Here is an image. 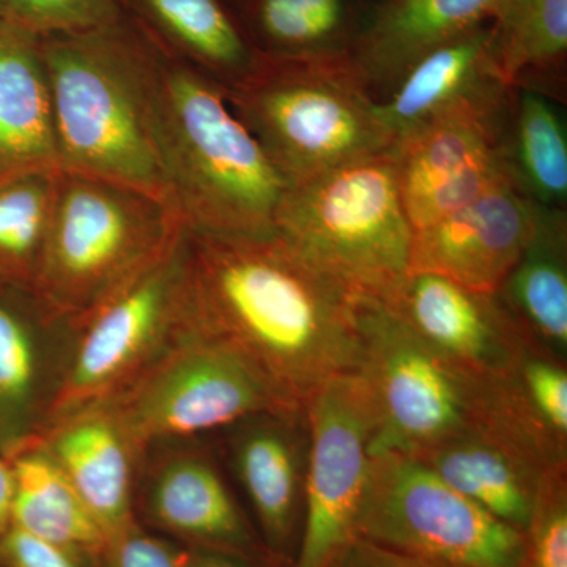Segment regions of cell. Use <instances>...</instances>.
<instances>
[{
  "label": "cell",
  "mask_w": 567,
  "mask_h": 567,
  "mask_svg": "<svg viewBox=\"0 0 567 567\" xmlns=\"http://www.w3.org/2000/svg\"><path fill=\"white\" fill-rule=\"evenodd\" d=\"M305 520L293 567H331L358 539L375 417L357 375L334 377L308 402Z\"/></svg>",
  "instance_id": "7c38bea8"
},
{
  "label": "cell",
  "mask_w": 567,
  "mask_h": 567,
  "mask_svg": "<svg viewBox=\"0 0 567 567\" xmlns=\"http://www.w3.org/2000/svg\"><path fill=\"white\" fill-rule=\"evenodd\" d=\"M125 13L123 0H3V18L40 37L92 31Z\"/></svg>",
  "instance_id": "4dcf8cb0"
},
{
  "label": "cell",
  "mask_w": 567,
  "mask_h": 567,
  "mask_svg": "<svg viewBox=\"0 0 567 567\" xmlns=\"http://www.w3.org/2000/svg\"><path fill=\"white\" fill-rule=\"evenodd\" d=\"M495 295L533 344L567 363L566 212H543L535 235Z\"/></svg>",
  "instance_id": "d4e9b609"
},
{
  "label": "cell",
  "mask_w": 567,
  "mask_h": 567,
  "mask_svg": "<svg viewBox=\"0 0 567 567\" xmlns=\"http://www.w3.org/2000/svg\"><path fill=\"white\" fill-rule=\"evenodd\" d=\"M7 462L11 473V525L99 565L106 536L50 454L31 442Z\"/></svg>",
  "instance_id": "4316f807"
},
{
  "label": "cell",
  "mask_w": 567,
  "mask_h": 567,
  "mask_svg": "<svg viewBox=\"0 0 567 567\" xmlns=\"http://www.w3.org/2000/svg\"><path fill=\"white\" fill-rule=\"evenodd\" d=\"M61 169L0 177V286L35 293Z\"/></svg>",
  "instance_id": "f1b7e54d"
},
{
  "label": "cell",
  "mask_w": 567,
  "mask_h": 567,
  "mask_svg": "<svg viewBox=\"0 0 567 567\" xmlns=\"http://www.w3.org/2000/svg\"><path fill=\"white\" fill-rule=\"evenodd\" d=\"M331 567H424L399 557L393 551L374 546L364 539H357L346 548L344 554Z\"/></svg>",
  "instance_id": "e575fe53"
},
{
  "label": "cell",
  "mask_w": 567,
  "mask_h": 567,
  "mask_svg": "<svg viewBox=\"0 0 567 567\" xmlns=\"http://www.w3.org/2000/svg\"><path fill=\"white\" fill-rule=\"evenodd\" d=\"M514 186L544 210L566 212L567 137L551 96L516 89L506 134Z\"/></svg>",
  "instance_id": "83f0119b"
},
{
  "label": "cell",
  "mask_w": 567,
  "mask_h": 567,
  "mask_svg": "<svg viewBox=\"0 0 567 567\" xmlns=\"http://www.w3.org/2000/svg\"><path fill=\"white\" fill-rule=\"evenodd\" d=\"M383 301L425 344L477 379L503 374L533 344L495 293L409 274Z\"/></svg>",
  "instance_id": "9a60e30c"
},
{
  "label": "cell",
  "mask_w": 567,
  "mask_h": 567,
  "mask_svg": "<svg viewBox=\"0 0 567 567\" xmlns=\"http://www.w3.org/2000/svg\"><path fill=\"white\" fill-rule=\"evenodd\" d=\"M32 442L61 468L99 522L106 543L136 524L134 502L145 451L107 405L100 402L54 421Z\"/></svg>",
  "instance_id": "ac0fdd59"
},
{
  "label": "cell",
  "mask_w": 567,
  "mask_h": 567,
  "mask_svg": "<svg viewBox=\"0 0 567 567\" xmlns=\"http://www.w3.org/2000/svg\"><path fill=\"white\" fill-rule=\"evenodd\" d=\"M183 227L177 210L151 194L61 169L35 295L71 322L155 260Z\"/></svg>",
  "instance_id": "8992f818"
},
{
  "label": "cell",
  "mask_w": 567,
  "mask_h": 567,
  "mask_svg": "<svg viewBox=\"0 0 567 567\" xmlns=\"http://www.w3.org/2000/svg\"><path fill=\"white\" fill-rule=\"evenodd\" d=\"M275 233L353 292L385 300L409 275L413 237L393 147L287 186Z\"/></svg>",
  "instance_id": "5b68a950"
},
{
  "label": "cell",
  "mask_w": 567,
  "mask_h": 567,
  "mask_svg": "<svg viewBox=\"0 0 567 567\" xmlns=\"http://www.w3.org/2000/svg\"><path fill=\"white\" fill-rule=\"evenodd\" d=\"M230 465L274 557L293 565L305 520L309 424L306 406L254 413L224 429Z\"/></svg>",
  "instance_id": "5bb4252c"
},
{
  "label": "cell",
  "mask_w": 567,
  "mask_h": 567,
  "mask_svg": "<svg viewBox=\"0 0 567 567\" xmlns=\"http://www.w3.org/2000/svg\"><path fill=\"white\" fill-rule=\"evenodd\" d=\"M182 238L183 230L155 260L71 320L61 385L44 429L112 398L173 341L178 323Z\"/></svg>",
  "instance_id": "30bf717a"
},
{
  "label": "cell",
  "mask_w": 567,
  "mask_h": 567,
  "mask_svg": "<svg viewBox=\"0 0 567 567\" xmlns=\"http://www.w3.org/2000/svg\"><path fill=\"white\" fill-rule=\"evenodd\" d=\"M188 567H293V565L274 557H246V555L226 554V551L188 548Z\"/></svg>",
  "instance_id": "d590c367"
},
{
  "label": "cell",
  "mask_w": 567,
  "mask_h": 567,
  "mask_svg": "<svg viewBox=\"0 0 567 567\" xmlns=\"http://www.w3.org/2000/svg\"><path fill=\"white\" fill-rule=\"evenodd\" d=\"M495 0H383L350 47L377 102L427 52L491 18Z\"/></svg>",
  "instance_id": "ffe728a7"
},
{
  "label": "cell",
  "mask_w": 567,
  "mask_h": 567,
  "mask_svg": "<svg viewBox=\"0 0 567 567\" xmlns=\"http://www.w3.org/2000/svg\"><path fill=\"white\" fill-rule=\"evenodd\" d=\"M0 18H3V0H0Z\"/></svg>",
  "instance_id": "74e56055"
},
{
  "label": "cell",
  "mask_w": 567,
  "mask_h": 567,
  "mask_svg": "<svg viewBox=\"0 0 567 567\" xmlns=\"http://www.w3.org/2000/svg\"><path fill=\"white\" fill-rule=\"evenodd\" d=\"M156 47L159 151L183 223L207 234L275 233L286 181L235 114L223 85Z\"/></svg>",
  "instance_id": "3957f363"
},
{
  "label": "cell",
  "mask_w": 567,
  "mask_h": 567,
  "mask_svg": "<svg viewBox=\"0 0 567 567\" xmlns=\"http://www.w3.org/2000/svg\"><path fill=\"white\" fill-rule=\"evenodd\" d=\"M514 91L495 85L394 142L399 188L413 230L513 183L506 134Z\"/></svg>",
  "instance_id": "8fae6325"
},
{
  "label": "cell",
  "mask_w": 567,
  "mask_h": 567,
  "mask_svg": "<svg viewBox=\"0 0 567 567\" xmlns=\"http://www.w3.org/2000/svg\"><path fill=\"white\" fill-rule=\"evenodd\" d=\"M358 539L424 567H520L525 533L405 454L372 456Z\"/></svg>",
  "instance_id": "ba28073f"
},
{
  "label": "cell",
  "mask_w": 567,
  "mask_h": 567,
  "mask_svg": "<svg viewBox=\"0 0 567 567\" xmlns=\"http://www.w3.org/2000/svg\"><path fill=\"white\" fill-rule=\"evenodd\" d=\"M524 533L520 567H567V470L546 477Z\"/></svg>",
  "instance_id": "1f68e13d"
},
{
  "label": "cell",
  "mask_w": 567,
  "mask_h": 567,
  "mask_svg": "<svg viewBox=\"0 0 567 567\" xmlns=\"http://www.w3.org/2000/svg\"><path fill=\"white\" fill-rule=\"evenodd\" d=\"M488 41L487 21L427 52L405 71L379 102L380 121L393 144L447 107L503 84Z\"/></svg>",
  "instance_id": "cb8c5ba5"
},
{
  "label": "cell",
  "mask_w": 567,
  "mask_h": 567,
  "mask_svg": "<svg viewBox=\"0 0 567 567\" xmlns=\"http://www.w3.org/2000/svg\"><path fill=\"white\" fill-rule=\"evenodd\" d=\"M224 91L287 186L393 147L350 51L315 58L260 52L251 73Z\"/></svg>",
  "instance_id": "277c9868"
},
{
  "label": "cell",
  "mask_w": 567,
  "mask_h": 567,
  "mask_svg": "<svg viewBox=\"0 0 567 567\" xmlns=\"http://www.w3.org/2000/svg\"><path fill=\"white\" fill-rule=\"evenodd\" d=\"M134 513L142 527L186 548L274 557L215 462L183 440L145 451Z\"/></svg>",
  "instance_id": "4fadbf2b"
},
{
  "label": "cell",
  "mask_w": 567,
  "mask_h": 567,
  "mask_svg": "<svg viewBox=\"0 0 567 567\" xmlns=\"http://www.w3.org/2000/svg\"><path fill=\"white\" fill-rule=\"evenodd\" d=\"M164 51L203 71L224 89L245 80L260 52L223 0H123Z\"/></svg>",
  "instance_id": "603a6c76"
},
{
  "label": "cell",
  "mask_w": 567,
  "mask_h": 567,
  "mask_svg": "<svg viewBox=\"0 0 567 567\" xmlns=\"http://www.w3.org/2000/svg\"><path fill=\"white\" fill-rule=\"evenodd\" d=\"M543 212L513 183L498 186L413 230L409 274L439 275L495 293L535 235Z\"/></svg>",
  "instance_id": "2e32d148"
},
{
  "label": "cell",
  "mask_w": 567,
  "mask_h": 567,
  "mask_svg": "<svg viewBox=\"0 0 567 567\" xmlns=\"http://www.w3.org/2000/svg\"><path fill=\"white\" fill-rule=\"evenodd\" d=\"M59 167L40 35L0 18V177Z\"/></svg>",
  "instance_id": "7402d4cb"
},
{
  "label": "cell",
  "mask_w": 567,
  "mask_h": 567,
  "mask_svg": "<svg viewBox=\"0 0 567 567\" xmlns=\"http://www.w3.org/2000/svg\"><path fill=\"white\" fill-rule=\"evenodd\" d=\"M40 43L59 169L121 183L175 208L159 151L155 40L126 11L103 28L41 35Z\"/></svg>",
  "instance_id": "7a4b0ae2"
},
{
  "label": "cell",
  "mask_w": 567,
  "mask_h": 567,
  "mask_svg": "<svg viewBox=\"0 0 567 567\" xmlns=\"http://www.w3.org/2000/svg\"><path fill=\"white\" fill-rule=\"evenodd\" d=\"M96 567H188V548L136 522L107 539Z\"/></svg>",
  "instance_id": "d6a6232c"
},
{
  "label": "cell",
  "mask_w": 567,
  "mask_h": 567,
  "mask_svg": "<svg viewBox=\"0 0 567 567\" xmlns=\"http://www.w3.org/2000/svg\"><path fill=\"white\" fill-rule=\"evenodd\" d=\"M11 525V473L7 458L0 456V535Z\"/></svg>",
  "instance_id": "8d00e7d4"
},
{
  "label": "cell",
  "mask_w": 567,
  "mask_h": 567,
  "mask_svg": "<svg viewBox=\"0 0 567 567\" xmlns=\"http://www.w3.org/2000/svg\"><path fill=\"white\" fill-rule=\"evenodd\" d=\"M103 404L144 451L229 427L254 413L303 406L229 347L183 331Z\"/></svg>",
  "instance_id": "9c48e42d"
},
{
  "label": "cell",
  "mask_w": 567,
  "mask_h": 567,
  "mask_svg": "<svg viewBox=\"0 0 567 567\" xmlns=\"http://www.w3.org/2000/svg\"><path fill=\"white\" fill-rule=\"evenodd\" d=\"M71 324L28 290L0 286V456L35 440L69 352Z\"/></svg>",
  "instance_id": "e0dca14e"
},
{
  "label": "cell",
  "mask_w": 567,
  "mask_h": 567,
  "mask_svg": "<svg viewBox=\"0 0 567 567\" xmlns=\"http://www.w3.org/2000/svg\"><path fill=\"white\" fill-rule=\"evenodd\" d=\"M352 374L374 412L371 456H417L476 423L483 379L425 344L377 298L358 303Z\"/></svg>",
  "instance_id": "52a82bcc"
},
{
  "label": "cell",
  "mask_w": 567,
  "mask_h": 567,
  "mask_svg": "<svg viewBox=\"0 0 567 567\" xmlns=\"http://www.w3.org/2000/svg\"><path fill=\"white\" fill-rule=\"evenodd\" d=\"M488 37L492 65L503 84L561 96L567 0H495Z\"/></svg>",
  "instance_id": "484cf974"
},
{
  "label": "cell",
  "mask_w": 567,
  "mask_h": 567,
  "mask_svg": "<svg viewBox=\"0 0 567 567\" xmlns=\"http://www.w3.org/2000/svg\"><path fill=\"white\" fill-rule=\"evenodd\" d=\"M475 424L546 472L567 470V363L527 347L503 374L483 380Z\"/></svg>",
  "instance_id": "d6986e66"
},
{
  "label": "cell",
  "mask_w": 567,
  "mask_h": 567,
  "mask_svg": "<svg viewBox=\"0 0 567 567\" xmlns=\"http://www.w3.org/2000/svg\"><path fill=\"white\" fill-rule=\"evenodd\" d=\"M254 47L275 58L350 51L360 24L349 0H245Z\"/></svg>",
  "instance_id": "f546056e"
},
{
  "label": "cell",
  "mask_w": 567,
  "mask_h": 567,
  "mask_svg": "<svg viewBox=\"0 0 567 567\" xmlns=\"http://www.w3.org/2000/svg\"><path fill=\"white\" fill-rule=\"evenodd\" d=\"M412 457L446 486L520 532L528 528L544 481L554 473L476 424Z\"/></svg>",
  "instance_id": "44dd1931"
},
{
  "label": "cell",
  "mask_w": 567,
  "mask_h": 567,
  "mask_svg": "<svg viewBox=\"0 0 567 567\" xmlns=\"http://www.w3.org/2000/svg\"><path fill=\"white\" fill-rule=\"evenodd\" d=\"M93 559L10 525L0 535V567H96Z\"/></svg>",
  "instance_id": "836d02e7"
},
{
  "label": "cell",
  "mask_w": 567,
  "mask_h": 567,
  "mask_svg": "<svg viewBox=\"0 0 567 567\" xmlns=\"http://www.w3.org/2000/svg\"><path fill=\"white\" fill-rule=\"evenodd\" d=\"M360 298L279 234L183 229L177 331L229 347L295 404L353 372Z\"/></svg>",
  "instance_id": "6da1fadb"
}]
</instances>
